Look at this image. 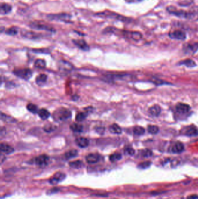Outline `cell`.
<instances>
[{
	"instance_id": "4fadbf2b",
	"label": "cell",
	"mask_w": 198,
	"mask_h": 199,
	"mask_svg": "<svg viewBox=\"0 0 198 199\" xmlns=\"http://www.w3.org/2000/svg\"><path fill=\"white\" fill-rule=\"evenodd\" d=\"M100 156L97 153H90L87 155L86 160L88 164H95L97 163L100 160Z\"/></svg>"
},
{
	"instance_id": "44dd1931",
	"label": "cell",
	"mask_w": 198,
	"mask_h": 199,
	"mask_svg": "<svg viewBox=\"0 0 198 199\" xmlns=\"http://www.w3.org/2000/svg\"><path fill=\"white\" fill-rule=\"evenodd\" d=\"M149 113L153 117H158L161 113V108L158 105H154L149 108Z\"/></svg>"
},
{
	"instance_id": "7bdbcfd3",
	"label": "cell",
	"mask_w": 198,
	"mask_h": 199,
	"mask_svg": "<svg viewBox=\"0 0 198 199\" xmlns=\"http://www.w3.org/2000/svg\"><path fill=\"white\" fill-rule=\"evenodd\" d=\"M136 1H142V0H136Z\"/></svg>"
},
{
	"instance_id": "277c9868",
	"label": "cell",
	"mask_w": 198,
	"mask_h": 199,
	"mask_svg": "<svg viewBox=\"0 0 198 199\" xmlns=\"http://www.w3.org/2000/svg\"><path fill=\"white\" fill-rule=\"evenodd\" d=\"M14 73L17 77L29 80L32 76L33 72L31 69L29 68H20L16 69L14 70Z\"/></svg>"
},
{
	"instance_id": "1f68e13d",
	"label": "cell",
	"mask_w": 198,
	"mask_h": 199,
	"mask_svg": "<svg viewBox=\"0 0 198 199\" xmlns=\"http://www.w3.org/2000/svg\"><path fill=\"white\" fill-rule=\"evenodd\" d=\"M121 158H122V156L120 153H114L109 156V160L112 163H114V162H116V161L120 160Z\"/></svg>"
},
{
	"instance_id": "ab89813d",
	"label": "cell",
	"mask_w": 198,
	"mask_h": 199,
	"mask_svg": "<svg viewBox=\"0 0 198 199\" xmlns=\"http://www.w3.org/2000/svg\"><path fill=\"white\" fill-rule=\"evenodd\" d=\"M59 189L56 188H53V189H52L51 190L48 191V192L47 193L48 194H52V193H55L58 192L59 191Z\"/></svg>"
},
{
	"instance_id": "83f0119b",
	"label": "cell",
	"mask_w": 198,
	"mask_h": 199,
	"mask_svg": "<svg viewBox=\"0 0 198 199\" xmlns=\"http://www.w3.org/2000/svg\"><path fill=\"white\" fill-rule=\"evenodd\" d=\"M78 155V151L77 150H70L65 153V157L66 159H70L77 157Z\"/></svg>"
},
{
	"instance_id": "f546056e",
	"label": "cell",
	"mask_w": 198,
	"mask_h": 199,
	"mask_svg": "<svg viewBox=\"0 0 198 199\" xmlns=\"http://www.w3.org/2000/svg\"><path fill=\"white\" fill-rule=\"evenodd\" d=\"M35 67L38 69H44L46 67V62L44 60L38 59L35 61Z\"/></svg>"
},
{
	"instance_id": "30bf717a",
	"label": "cell",
	"mask_w": 198,
	"mask_h": 199,
	"mask_svg": "<svg viewBox=\"0 0 198 199\" xmlns=\"http://www.w3.org/2000/svg\"><path fill=\"white\" fill-rule=\"evenodd\" d=\"M169 36L171 39L178 40H184L187 37L186 33L180 30H175L173 32H170Z\"/></svg>"
},
{
	"instance_id": "6da1fadb",
	"label": "cell",
	"mask_w": 198,
	"mask_h": 199,
	"mask_svg": "<svg viewBox=\"0 0 198 199\" xmlns=\"http://www.w3.org/2000/svg\"><path fill=\"white\" fill-rule=\"evenodd\" d=\"M167 10L170 14L177 17L187 19L190 20H198V11H186L184 10H178L172 7H169Z\"/></svg>"
},
{
	"instance_id": "9a60e30c",
	"label": "cell",
	"mask_w": 198,
	"mask_h": 199,
	"mask_svg": "<svg viewBox=\"0 0 198 199\" xmlns=\"http://www.w3.org/2000/svg\"><path fill=\"white\" fill-rule=\"evenodd\" d=\"M184 145L181 142L177 141L172 146L171 151L173 153L178 154L182 153L184 151Z\"/></svg>"
},
{
	"instance_id": "ba28073f",
	"label": "cell",
	"mask_w": 198,
	"mask_h": 199,
	"mask_svg": "<svg viewBox=\"0 0 198 199\" xmlns=\"http://www.w3.org/2000/svg\"><path fill=\"white\" fill-rule=\"evenodd\" d=\"M66 178V175L61 172H58L55 173L52 177L49 180V182L52 185H56L59 183L63 181Z\"/></svg>"
},
{
	"instance_id": "836d02e7",
	"label": "cell",
	"mask_w": 198,
	"mask_h": 199,
	"mask_svg": "<svg viewBox=\"0 0 198 199\" xmlns=\"http://www.w3.org/2000/svg\"><path fill=\"white\" fill-rule=\"evenodd\" d=\"M56 128V127L54 125L49 123L46 124L44 126L43 129L45 132H46L47 133H50V132H53V131L55 130Z\"/></svg>"
},
{
	"instance_id": "484cf974",
	"label": "cell",
	"mask_w": 198,
	"mask_h": 199,
	"mask_svg": "<svg viewBox=\"0 0 198 199\" xmlns=\"http://www.w3.org/2000/svg\"><path fill=\"white\" fill-rule=\"evenodd\" d=\"M70 128L74 132L80 133L83 130V126L79 123H73L70 126Z\"/></svg>"
},
{
	"instance_id": "603a6c76",
	"label": "cell",
	"mask_w": 198,
	"mask_h": 199,
	"mask_svg": "<svg viewBox=\"0 0 198 199\" xmlns=\"http://www.w3.org/2000/svg\"><path fill=\"white\" fill-rule=\"evenodd\" d=\"M109 131L111 133H113V134H116V135H120L122 132V130L120 127L116 123H113L112 125L109 126Z\"/></svg>"
},
{
	"instance_id": "3957f363",
	"label": "cell",
	"mask_w": 198,
	"mask_h": 199,
	"mask_svg": "<svg viewBox=\"0 0 198 199\" xmlns=\"http://www.w3.org/2000/svg\"><path fill=\"white\" fill-rule=\"evenodd\" d=\"M47 19L50 20H56L65 23L70 22L72 15L66 13H61L58 14H50L47 16Z\"/></svg>"
},
{
	"instance_id": "4dcf8cb0",
	"label": "cell",
	"mask_w": 198,
	"mask_h": 199,
	"mask_svg": "<svg viewBox=\"0 0 198 199\" xmlns=\"http://www.w3.org/2000/svg\"><path fill=\"white\" fill-rule=\"evenodd\" d=\"M145 129L139 126H135L133 129L134 134L137 136H141V135H144L145 133Z\"/></svg>"
},
{
	"instance_id": "b9f144b4",
	"label": "cell",
	"mask_w": 198,
	"mask_h": 199,
	"mask_svg": "<svg viewBox=\"0 0 198 199\" xmlns=\"http://www.w3.org/2000/svg\"><path fill=\"white\" fill-rule=\"evenodd\" d=\"M127 2H135L136 1V0H126Z\"/></svg>"
},
{
	"instance_id": "d6a6232c",
	"label": "cell",
	"mask_w": 198,
	"mask_h": 199,
	"mask_svg": "<svg viewBox=\"0 0 198 199\" xmlns=\"http://www.w3.org/2000/svg\"><path fill=\"white\" fill-rule=\"evenodd\" d=\"M27 109L29 112L33 113H38V111L37 106L35 104H32V103L27 104Z\"/></svg>"
},
{
	"instance_id": "8992f818",
	"label": "cell",
	"mask_w": 198,
	"mask_h": 199,
	"mask_svg": "<svg viewBox=\"0 0 198 199\" xmlns=\"http://www.w3.org/2000/svg\"><path fill=\"white\" fill-rule=\"evenodd\" d=\"M49 161H50V158L48 156L45 154H42L36 157L33 160V162L34 164L39 166L43 167L48 165Z\"/></svg>"
},
{
	"instance_id": "60d3db41",
	"label": "cell",
	"mask_w": 198,
	"mask_h": 199,
	"mask_svg": "<svg viewBox=\"0 0 198 199\" xmlns=\"http://www.w3.org/2000/svg\"><path fill=\"white\" fill-rule=\"evenodd\" d=\"M187 199H198V195L193 194V195H190L187 197Z\"/></svg>"
},
{
	"instance_id": "f35d334b",
	"label": "cell",
	"mask_w": 198,
	"mask_h": 199,
	"mask_svg": "<svg viewBox=\"0 0 198 199\" xmlns=\"http://www.w3.org/2000/svg\"><path fill=\"white\" fill-rule=\"evenodd\" d=\"M151 165V163L150 161H145V162H143L141 164H139L138 165V167L142 169H145L147 168H148L150 166V165Z\"/></svg>"
},
{
	"instance_id": "7a4b0ae2",
	"label": "cell",
	"mask_w": 198,
	"mask_h": 199,
	"mask_svg": "<svg viewBox=\"0 0 198 199\" xmlns=\"http://www.w3.org/2000/svg\"><path fill=\"white\" fill-rule=\"evenodd\" d=\"M72 113L68 109L61 108L55 111L53 114V119L56 121H64L71 117Z\"/></svg>"
},
{
	"instance_id": "d4e9b609",
	"label": "cell",
	"mask_w": 198,
	"mask_h": 199,
	"mask_svg": "<svg viewBox=\"0 0 198 199\" xmlns=\"http://www.w3.org/2000/svg\"><path fill=\"white\" fill-rule=\"evenodd\" d=\"M47 79V76L45 74H40L35 79L36 83L39 86H43L45 83Z\"/></svg>"
},
{
	"instance_id": "9c48e42d",
	"label": "cell",
	"mask_w": 198,
	"mask_h": 199,
	"mask_svg": "<svg viewBox=\"0 0 198 199\" xmlns=\"http://www.w3.org/2000/svg\"><path fill=\"white\" fill-rule=\"evenodd\" d=\"M29 26L31 28L35 29L46 30V31H48L52 33L55 32V30L53 27H52L51 26H48L47 25H45V24L32 22V23H31V24Z\"/></svg>"
},
{
	"instance_id": "7402d4cb",
	"label": "cell",
	"mask_w": 198,
	"mask_h": 199,
	"mask_svg": "<svg viewBox=\"0 0 198 199\" xmlns=\"http://www.w3.org/2000/svg\"><path fill=\"white\" fill-rule=\"evenodd\" d=\"M178 65H184V66H186L188 68H193L195 66H196V64L195 62L193 61L192 60H190V59H187L185 60L180 61V62H179Z\"/></svg>"
},
{
	"instance_id": "f1b7e54d",
	"label": "cell",
	"mask_w": 198,
	"mask_h": 199,
	"mask_svg": "<svg viewBox=\"0 0 198 199\" xmlns=\"http://www.w3.org/2000/svg\"><path fill=\"white\" fill-rule=\"evenodd\" d=\"M88 112L85 111V112H80L78 113L76 115V120L78 122H81L84 121L88 116Z\"/></svg>"
},
{
	"instance_id": "7c38bea8",
	"label": "cell",
	"mask_w": 198,
	"mask_h": 199,
	"mask_svg": "<svg viewBox=\"0 0 198 199\" xmlns=\"http://www.w3.org/2000/svg\"><path fill=\"white\" fill-rule=\"evenodd\" d=\"M21 35L23 37H26L27 39H38L41 36V35H40V33H37L35 32L29 31V30H22Z\"/></svg>"
},
{
	"instance_id": "cb8c5ba5",
	"label": "cell",
	"mask_w": 198,
	"mask_h": 199,
	"mask_svg": "<svg viewBox=\"0 0 198 199\" xmlns=\"http://www.w3.org/2000/svg\"><path fill=\"white\" fill-rule=\"evenodd\" d=\"M38 114L40 117V118L43 120H46L50 117V113L45 108H42L38 110Z\"/></svg>"
},
{
	"instance_id": "8d00e7d4",
	"label": "cell",
	"mask_w": 198,
	"mask_h": 199,
	"mask_svg": "<svg viewBox=\"0 0 198 199\" xmlns=\"http://www.w3.org/2000/svg\"><path fill=\"white\" fill-rule=\"evenodd\" d=\"M152 156V151L149 149H145L141 151V156L144 158H148Z\"/></svg>"
},
{
	"instance_id": "52a82bcc",
	"label": "cell",
	"mask_w": 198,
	"mask_h": 199,
	"mask_svg": "<svg viewBox=\"0 0 198 199\" xmlns=\"http://www.w3.org/2000/svg\"><path fill=\"white\" fill-rule=\"evenodd\" d=\"M198 43H187L183 47V51L186 54L192 55L198 51Z\"/></svg>"
},
{
	"instance_id": "d590c367",
	"label": "cell",
	"mask_w": 198,
	"mask_h": 199,
	"mask_svg": "<svg viewBox=\"0 0 198 199\" xmlns=\"http://www.w3.org/2000/svg\"><path fill=\"white\" fill-rule=\"evenodd\" d=\"M5 33L7 35H9V36H15L18 33V30L17 28L15 27H12L9 29H7Z\"/></svg>"
},
{
	"instance_id": "d6986e66",
	"label": "cell",
	"mask_w": 198,
	"mask_h": 199,
	"mask_svg": "<svg viewBox=\"0 0 198 199\" xmlns=\"http://www.w3.org/2000/svg\"><path fill=\"white\" fill-rule=\"evenodd\" d=\"M185 135L189 137L196 136L198 135V129L196 128V127L194 126H189L187 129L185 130Z\"/></svg>"
},
{
	"instance_id": "e575fe53",
	"label": "cell",
	"mask_w": 198,
	"mask_h": 199,
	"mask_svg": "<svg viewBox=\"0 0 198 199\" xmlns=\"http://www.w3.org/2000/svg\"><path fill=\"white\" fill-rule=\"evenodd\" d=\"M148 131L149 133L152 135H155L159 132V129L158 126L156 125H149L148 126Z\"/></svg>"
},
{
	"instance_id": "74e56055",
	"label": "cell",
	"mask_w": 198,
	"mask_h": 199,
	"mask_svg": "<svg viewBox=\"0 0 198 199\" xmlns=\"http://www.w3.org/2000/svg\"><path fill=\"white\" fill-rule=\"evenodd\" d=\"M124 153L129 156H133L135 154V150L131 147H126L124 150Z\"/></svg>"
},
{
	"instance_id": "4316f807",
	"label": "cell",
	"mask_w": 198,
	"mask_h": 199,
	"mask_svg": "<svg viewBox=\"0 0 198 199\" xmlns=\"http://www.w3.org/2000/svg\"><path fill=\"white\" fill-rule=\"evenodd\" d=\"M69 164L70 167L73 168H77V169L83 167L84 165L83 161L81 160H79L70 162Z\"/></svg>"
},
{
	"instance_id": "e0dca14e",
	"label": "cell",
	"mask_w": 198,
	"mask_h": 199,
	"mask_svg": "<svg viewBox=\"0 0 198 199\" xmlns=\"http://www.w3.org/2000/svg\"><path fill=\"white\" fill-rule=\"evenodd\" d=\"M124 34L126 35L127 37H129V38H131V39L134 40H139L140 39H141L142 35L138 32H124Z\"/></svg>"
},
{
	"instance_id": "ac0fdd59",
	"label": "cell",
	"mask_w": 198,
	"mask_h": 199,
	"mask_svg": "<svg viewBox=\"0 0 198 199\" xmlns=\"http://www.w3.org/2000/svg\"><path fill=\"white\" fill-rule=\"evenodd\" d=\"M1 151L7 154L12 153L14 151V148L7 143H1L0 146Z\"/></svg>"
},
{
	"instance_id": "ffe728a7",
	"label": "cell",
	"mask_w": 198,
	"mask_h": 199,
	"mask_svg": "<svg viewBox=\"0 0 198 199\" xmlns=\"http://www.w3.org/2000/svg\"><path fill=\"white\" fill-rule=\"evenodd\" d=\"M76 143L78 147L85 148L88 146L89 140L86 138L80 137L76 139Z\"/></svg>"
},
{
	"instance_id": "8fae6325",
	"label": "cell",
	"mask_w": 198,
	"mask_h": 199,
	"mask_svg": "<svg viewBox=\"0 0 198 199\" xmlns=\"http://www.w3.org/2000/svg\"><path fill=\"white\" fill-rule=\"evenodd\" d=\"M175 110L177 113L181 114H184L188 113L190 110V107L188 104L184 103H178L175 106Z\"/></svg>"
},
{
	"instance_id": "5b68a950",
	"label": "cell",
	"mask_w": 198,
	"mask_h": 199,
	"mask_svg": "<svg viewBox=\"0 0 198 199\" xmlns=\"http://www.w3.org/2000/svg\"><path fill=\"white\" fill-rule=\"evenodd\" d=\"M97 16L102 17H106V18H111V19H117L121 21H124L125 20V17L121 16L119 14H117L116 13L110 12L109 11H105L101 13H97L96 14Z\"/></svg>"
},
{
	"instance_id": "5bb4252c",
	"label": "cell",
	"mask_w": 198,
	"mask_h": 199,
	"mask_svg": "<svg viewBox=\"0 0 198 199\" xmlns=\"http://www.w3.org/2000/svg\"><path fill=\"white\" fill-rule=\"evenodd\" d=\"M73 42L80 49H81L82 50L87 51V50H89L88 45L86 42V41L83 40V39L73 40Z\"/></svg>"
},
{
	"instance_id": "2e32d148",
	"label": "cell",
	"mask_w": 198,
	"mask_h": 199,
	"mask_svg": "<svg viewBox=\"0 0 198 199\" xmlns=\"http://www.w3.org/2000/svg\"><path fill=\"white\" fill-rule=\"evenodd\" d=\"M12 9L11 5L7 3H2L0 7V14L1 15H7L9 14Z\"/></svg>"
},
{
	"instance_id": "ee69618b",
	"label": "cell",
	"mask_w": 198,
	"mask_h": 199,
	"mask_svg": "<svg viewBox=\"0 0 198 199\" xmlns=\"http://www.w3.org/2000/svg\"><path fill=\"white\" fill-rule=\"evenodd\" d=\"M78 1H84V0H78ZM87 1H88V0H87Z\"/></svg>"
}]
</instances>
